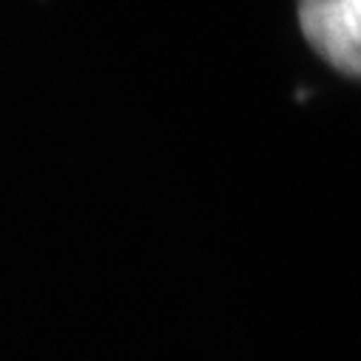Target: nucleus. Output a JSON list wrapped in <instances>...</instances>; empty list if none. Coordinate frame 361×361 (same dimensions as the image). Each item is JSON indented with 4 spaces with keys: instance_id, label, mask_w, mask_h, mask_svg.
I'll list each match as a JSON object with an SVG mask.
<instances>
[{
    "instance_id": "1",
    "label": "nucleus",
    "mask_w": 361,
    "mask_h": 361,
    "mask_svg": "<svg viewBox=\"0 0 361 361\" xmlns=\"http://www.w3.org/2000/svg\"><path fill=\"white\" fill-rule=\"evenodd\" d=\"M299 23L330 66L361 77V0H302Z\"/></svg>"
}]
</instances>
